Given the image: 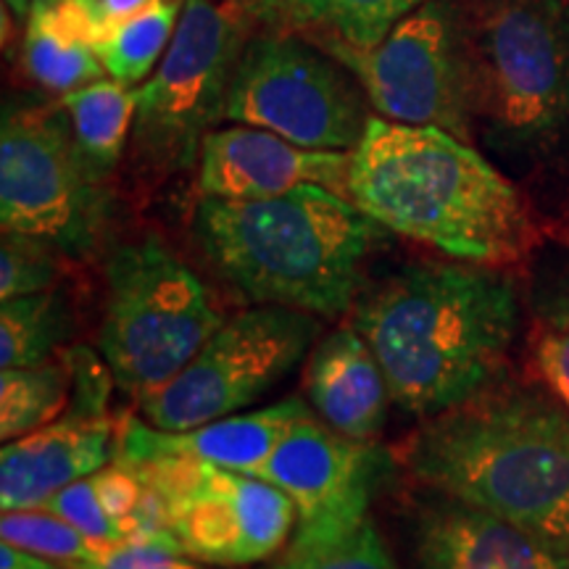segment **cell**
I'll use <instances>...</instances> for the list:
<instances>
[{
	"label": "cell",
	"instance_id": "obj_1",
	"mask_svg": "<svg viewBox=\"0 0 569 569\" xmlns=\"http://www.w3.org/2000/svg\"><path fill=\"white\" fill-rule=\"evenodd\" d=\"M356 330L403 415L430 419L490 390L519 327L515 282L472 261L407 264L361 290Z\"/></svg>",
	"mask_w": 569,
	"mask_h": 569
},
{
	"label": "cell",
	"instance_id": "obj_2",
	"mask_svg": "<svg viewBox=\"0 0 569 569\" xmlns=\"http://www.w3.org/2000/svg\"><path fill=\"white\" fill-rule=\"evenodd\" d=\"M348 198L388 232L472 264H515L538 243L530 203L469 140L369 117Z\"/></svg>",
	"mask_w": 569,
	"mask_h": 569
},
{
	"label": "cell",
	"instance_id": "obj_3",
	"mask_svg": "<svg viewBox=\"0 0 569 569\" xmlns=\"http://www.w3.org/2000/svg\"><path fill=\"white\" fill-rule=\"evenodd\" d=\"M386 227L322 184L251 201L201 198L193 238L222 280L253 303L343 317L365 290V264Z\"/></svg>",
	"mask_w": 569,
	"mask_h": 569
},
{
	"label": "cell",
	"instance_id": "obj_4",
	"mask_svg": "<svg viewBox=\"0 0 569 569\" xmlns=\"http://www.w3.org/2000/svg\"><path fill=\"white\" fill-rule=\"evenodd\" d=\"M398 459L422 486L569 551V411L551 398L486 390L425 419Z\"/></svg>",
	"mask_w": 569,
	"mask_h": 569
},
{
	"label": "cell",
	"instance_id": "obj_5",
	"mask_svg": "<svg viewBox=\"0 0 569 569\" xmlns=\"http://www.w3.org/2000/svg\"><path fill=\"white\" fill-rule=\"evenodd\" d=\"M472 130L511 163L569 138V0H457Z\"/></svg>",
	"mask_w": 569,
	"mask_h": 569
},
{
	"label": "cell",
	"instance_id": "obj_6",
	"mask_svg": "<svg viewBox=\"0 0 569 569\" xmlns=\"http://www.w3.org/2000/svg\"><path fill=\"white\" fill-rule=\"evenodd\" d=\"M224 319L201 277L153 234L106 256L98 351L138 401L167 386Z\"/></svg>",
	"mask_w": 569,
	"mask_h": 569
},
{
	"label": "cell",
	"instance_id": "obj_7",
	"mask_svg": "<svg viewBox=\"0 0 569 569\" xmlns=\"http://www.w3.org/2000/svg\"><path fill=\"white\" fill-rule=\"evenodd\" d=\"M113 198L77 148L61 103H6L0 124V227L88 259L109 232Z\"/></svg>",
	"mask_w": 569,
	"mask_h": 569
},
{
	"label": "cell",
	"instance_id": "obj_8",
	"mask_svg": "<svg viewBox=\"0 0 569 569\" xmlns=\"http://www.w3.org/2000/svg\"><path fill=\"white\" fill-rule=\"evenodd\" d=\"M251 27L238 6L184 0L159 69L134 88L132 156L153 177L184 172L227 113V92Z\"/></svg>",
	"mask_w": 569,
	"mask_h": 569
},
{
	"label": "cell",
	"instance_id": "obj_9",
	"mask_svg": "<svg viewBox=\"0 0 569 569\" xmlns=\"http://www.w3.org/2000/svg\"><path fill=\"white\" fill-rule=\"evenodd\" d=\"M367 103L356 77L330 53L298 34L264 30L240 53L224 119L315 151H353L372 117Z\"/></svg>",
	"mask_w": 569,
	"mask_h": 569
},
{
	"label": "cell",
	"instance_id": "obj_10",
	"mask_svg": "<svg viewBox=\"0 0 569 569\" xmlns=\"http://www.w3.org/2000/svg\"><path fill=\"white\" fill-rule=\"evenodd\" d=\"M319 338V317L256 303L219 325L167 386L140 398L148 425L182 432L238 415L301 365Z\"/></svg>",
	"mask_w": 569,
	"mask_h": 569
},
{
	"label": "cell",
	"instance_id": "obj_11",
	"mask_svg": "<svg viewBox=\"0 0 569 569\" xmlns=\"http://www.w3.org/2000/svg\"><path fill=\"white\" fill-rule=\"evenodd\" d=\"M122 465L161 498L169 530L188 559L217 567L259 565L296 530L293 501L264 478L180 457Z\"/></svg>",
	"mask_w": 569,
	"mask_h": 569
},
{
	"label": "cell",
	"instance_id": "obj_12",
	"mask_svg": "<svg viewBox=\"0 0 569 569\" xmlns=\"http://www.w3.org/2000/svg\"><path fill=\"white\" fill-rule=\"evenodd\" d=\"M327 53L356 77L377 117L440 127L472 142L457 0H425L367 51Z\"/></svg>",
	"mask_w": 569,
	"mask_h": 569
},
{
	"label": "cell",
	"instance_id": "obj_13",
	"mask_svg": "<svg viewBox=\"0 0 569 569\" xmlns=\"http://www.w3.org/2000/svg\"><path fill=\"white\" fill-rule=\"evenodd\" d=\"M382 472L380 448L332 430L311 409L290 427L256 478L269 480L293 501L298 519L290 543L311 546L365 522Z\"/></svg>",
	"mask_w": 569,
	"mask_h": 569
},
{
	"label": "cell",
	"instance_id": "obj_14",
	"mask_svg": "<svg viewBox=\"0 0 569 569\" xmlns=\"http://www.w3.org/2000/svg\"><path fill=\"white\" fill-rule=\"evenodd\" d=\"M351 151H315L261 127H217L198 156L201 198H272L301 184H322L348 198Z\"/></svg>",
	"mask_w": 569,
	"mask_h": 569
},
{
	"label": "cell",
	"instance_id": "obj_15",
	"mask_svg": "<svg viewBox=\"0 0 569 569\" xmlns=\"http://www.w3.org/2000/svg\"><path fill=\"white\" fill-rule=\"evenodd\" d=\"M419 569H569V551L509 519L438 493L411 522Z\"/></svg>",
	"mask_w": 569,
	"mask_h": 569
},
{
	"label": "cell",
	"instance_id": "obj_16",
	"mask_svg": "<svg viewBox=\"0 0 569 569\" xmlns=\"http://www.w3.org/2000/svg\"><path fill=\"white\" fill-rule=\"evenodd\" d=\"M119 427L109 415L67 411L0 451V507L40 509L71 482L117 459Z\"/></svg>",
	"mask_w": 569,
	"mask_h": 569
},
{
	"label": "cell",
	"instance_id": "obj_17",
	"mask_svg": "<svg viewBox=\"0 0 569 569\" xmlns=\"http://www.w3.org/2000/svg\"><path fill=\"white\" fill-rule=\"evenodd\" d=\"M309 411L311 407H306L301 398L290 396L267 409L238 411V415L213 419V422L182 432L159 430L138 419H124L119 427L117 459L142 461L151 457H180L232 469V472L259 475L290 427Z\"/></svg>",
	"mask_w": 569,
	"mask_h": 569
},
{
	"label": "cell",
	"instance_id": "obj_18",
	"mask_svg": "<svg viewBox=\"0 0 569 569\" xmlns=\"http://www.w3.org/2000/svg\"><path fill=\"white\" fill-rule=\"evenodd\" d=\"M306 396L322 422L367 443L382 432L393 401L380 361L353 325L336 327L311 348Z\"/></svg>",
	"mask_w": 569,
	"mask_h": 569
},
{
	"label": "cell",
	"instance_id": "obj_19",
	"mask_svg": "<svg viewBox=\"0 0 569 569\" xmlns=\"http://www.w3.org/2000/svg\"><path fill=\"white\" fill-rule=\"evenodd\" d=\"M240 13L264 30L311 40L322 51H367L425 0H232Z\"/></svg>",
	"mask_w": 569,
	"mask_h": 569
},
{
	"label": "cell",
	"instance_id": "obj_20",
	"mask_svg": "<svg viewBox=\"0 0 569 569\" xmlns=\"http://www.w3.org/2000/svg\"><path fill=\"white\" fill-rule=\"evenodd\" d=\"M21 61H24L30 80L38 82L42 90L59 92V96L103 80L106 74L90 42L48 0L32 3V13L24 24Z\"/></svg>",
	"mask_w": 569,
	"mask_h": 569
},
{
	"label": "cell",
	"instance_id": "obj_21",
	"mask_svg": "<svg viewBox=\"0 0 569 569\" xmlns=\"http://www.w3.org/2000/svg\"><path fill=\"white\" fill-rule=\"evenodd\" d=\"M71 134L82 159L101 180H109L134 124V90L117 80H96L61 96Z\"/></svg>",
	"mask_w": 569,
	"mask_h": 569
},
{
	"label": "cell",
	"instance_id": "obj_22",
	"mask_svg": "<svg viewBox=\"0 0 569 569\" xmlns=\"http://www.w3.org/2000/svg\"><path fill=\"white\" fill-rule=\"evenodd\" d=\"M182 6L184 0H151L140 11L111 24L92 46L106 74L127 88L146 82L174 38Z\"/></svg>",
	"mask_w": 569,
	"mask_h": 569
},
{
	"label": "cell",
	"instance_id": "obj_23",
	"mask_svg": "<svg viewBox=\"0 0 569 569\" xmlns=\"http://www.w3.org/2000/svg\"><path fill=\"white\" fill-rule=\"evenodd\" d=\"M69 301L53 290L0 301V367H38L71 338Z\"/></svg>",
	"mask_w": 569,
	"mask_h": 569
},
{
	"label": "cell",
	"instance_id": "obj_24",
	"mask_svg": "<svg viewBox=\"0 0 569 569\" xmlns=\"http://www.w3.org/2000/svg\"><path fill=\"white\" fill-rule=\"evenodd\" d=\"M71 396L69 367L46 361L0 372V438L17 440L61 419Z\"/></svg>",
	"mask_w": 569,
	"mask_h": 569
},
{
	"label": "cell",
	"instance_id": "obj_25",
	"mask_svg": "<svg viewBox=\"0 0 569 569\" xmlns=\"http://www.w3.org/2000/svg\"><path fill=\"white\" fill-rule=\"evenodd\" d=\"M0 536L67 569L92 561L106 546L48 509H6L0 517Z\"/></svg>",
	"mask_w": 569,
	"mask_h": 569
},
{
	"label": "cell",
	"instance_id": "obj_26",
	"mask_svg": "<svg viewBox=\"0 0 569 569\" xmlns=\"http://www.w3.org/2000/svg\"><path fill=\"white\" fill-rule=\"evenodd\" d=\"M264 569H398V565L377 525L367 517L346 536L325 543H288L282 557Z\"/></svg>",
	"mask_w": 569,
	"mask_h": 569
},
{
	"label": "cell",
	"instance_id": "obj_27",
	"mask_svg": "<svg viewBox=\"0 0 569 569\" xmlns=\"http://www.w3.org/2000/svg\"><path fill=\"white\" fill-rule=\"evenodd\" d=\"M63 259L67 256L38 238L3 232V243H0V301L53 290Z\"/></svg>",
	"mask_w": 569,
	"mask_h": 569
},
{
	"label": "cell",
	"instance_id": "obj_28",
	"mask_svg": "<svg viewBox=\"0 0 569 569\" xmlns=\"http://www.w3.org/2000/svg\"><path fill=\"white\" fill-rule=\"evenodd\" d=\"M61 361L69 367L71 390H74V403L69 411H74V415H106L111 382H117L109 365L84 346L67 348L61 353Z\"/></svg>",
	"mask_w": 569,
	"mask_h": 569
},
{
	"label": "cell",
	"instance_id": "obj_29",
	"mask_svg": "<svg viewBox=\"0 0 569 569\" xmlns=\"http://www.w3.org/2000/svg\"><path fill=\"white\" fill-rule=\"evenodd\" d=\"M182 557L184 553L174 536H146L106 543L96 559L71 569H159Z\"/></svg>",
	"mask_w": 569,
	"mask_h": 569
},
{
	"label": "cell",
	"instance_id": "obj_30",
	"mask_svg": "<svg viewBox=\"0 0 569 569\" xmlns=\"http://www.w3.org/2000/svg\"><path fill=\"white\" fill-rule=\"evenodd\" d=\"M536 367L569 411V322H557L540 332L536 340Z\"/></svg>",
	"mask_w": 569,
	"mask_h": 569
},
{
	"label": "cell",
	"instance_id": "obj_31",
	"mask_svg": "<svg viewBox=\"0 0 569 569\" xmlns=\"http://www.w3.org/2000/svg\"><path fill=\"white\" fill-rule=\"evenodd\" d=\"M67 3L77 6V9L88 13V17L98 24V30H101V38H103V32L109 30L111 24H117V21L130 17V13L140 11L142 6H148L151 0H67Z\"/></svg>",
	"mask_w": 569,
	"mask_h": 569
},
{
	"label": "cell",
	"instance_id": "obj_32",
	"mask_svg": "<svg viewBox=\"0 0 569 569\" xmlns=\"http://www.w3.org/2000/svg\"><path fill=\"white\" fill-rule=\"evenodd\" d=\"M0 569H67V567H59V561L38 557V553L3 540V543H0Z\"/></svg>",
	"mask_w": 569,
	"mask_h": 569
},
{
	"label": "cell",
	"instance_id": "obj_33",
	"mask_svg": "<svg viewBox=\"0 0 569 569\" xmlns=\"http://www.w3.org/2000/svg\"><path fill=\"white\" fill-rule=\"evenodd\" d=\"M32 3L34 0H3V6L13 13V19H17L19 24H27V19H30L32 13Z\"/></svg>",
	"mask_w": 569,
	"mask_h": 569
},
{
	"label": "cell",
	"instance_id": "obj_34",
	"mask_svg": "<svg viewBox=\"0 0 569 569\" xmlns=\"http://www.w3.org/2000/svg\"><path fill=\"white\" fill-rule=\"evenodd\" d=\"M159 569H206V567L190 565V561H184V559H174V561H169V565H163Z\"/></svg>",
	"mask_w": 569,
	"mask_h": 569
}]
</instances>
